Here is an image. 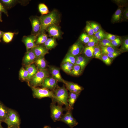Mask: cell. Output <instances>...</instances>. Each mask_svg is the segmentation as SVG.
I'll list each match as a JSON object with an SVG mask.
<instances>
[{
    "mask_svg": "<svg viewBox=\"0 0 128 128\" xmlns=\"http://www.w3.org/2000/svg\"><path fill=\"white\" fill-rule=\"evenodd\" d=\"M40 18L41 27L39 34L45 32L47 28L50 26L54 25H58L60 21V15L56 9L47 14L41 15Z\"/></svg>",
    "mask_w": 128,
    "mask_h": 128,
    "instance_id": "obj_1",
    "label": "cell"
},
{
    "mask_svg": "<svg viewBox=\"0 0 128 128\" xmlns=\"http://www.w3.org/2000/svg\"><path fill=\"white\" fill-rule=\"evenodd\" d=\"M55 97V100H52L59 104L62 105H64L67 110L69 109L68 102L69 98V93L67 89L64 86L58 87L53 91Z\"/></svg>",
    "mask_w": 128,
    "mask_h": 128,
    "instance_id": "obj_2",
    "label": "cell"
},
{
    "mask_svg": "<svg viewBox=\"0 0 128 128\" xmlns=\"http://www.w3.org/2000/svg\"><path fill=\"white\" fill-rule=\"evenodd\" d=\"M49 76V72L46 69L38 70L28 83V84L30 87L41 86L45 79Z\"/></svg>",
    "mask_w": 128,
    "mask_h": 128,
    "instance_id": "obj_3",
    "label": "cell"
},
{
    "mask_svg": "<svg viewBox=\"0 0 128 128\" xmlns=\"http://www.w3.org/2000/svg\"><path fill=\"white\" fill-rule=\"evenodd\" d=\"M34 98L41 99L45 97H49L55 100V97L53 91L45 88L31 87Z\"/></svg>",
    "mask_w": 128,
    "mask_h": 128,
    "instance_id": "obj_4",
    "label": "cell"
},
{
    "mask_svg": "<svg viewBox=\"0 0 128 128\" xmlns=\"http://www.w3.org/2000/svg\"><path fill=\"white\" fill-rule=\"evenodd\" d=\"M52 101L50 106L51 117L54 122L59 121L63 114V111L67 109L63 107L61 105L59 104L56 105V102L53 100Z\"/></svg>",
    "mask_w": 128,
    "mask_h": 128,
    "instance_id": "obj_5",
    "label": "cell"
},
{
    "mask_svg": "<svg viewBox=\"0 0 128 128\" xmlns=\"http://www.w3.org/2000/svg\"><path fill=\"white\" fill-rule=\"evenodd\" d=\"M4 122L8 128L13 126L20 127V121L18 114L14 110L9 108L7 116Z\"/></svg>",
    "mask_w": 128,
    "mask_h": 128,
    "instance_id": "obj_6",
    "label": "cell"
},
{
    "mask_svg": "<svg viewBox=\"0 0 128 128\" xmlns=\"http://www.w3.org/2000/svg\"><path fill=\"white\" fill-rule=\"evenodd\" d=\"M66 113L63 115L59 121L67 124L70 127L73 128L77 125L78 123L73 117L71 110L69 109Z\"/></svg>",
    "mask_w": 128,
    "mask_h": 128,
    "instance_id": "obj_7",
    "label": "cell"
},
{
    "mask_svg": "<svg viewBox=\"0 0 128 128\" xmlns=\"http://www.w3.org/2000/svg\"><path fill=\"white\" fill-rule=\"evenodd\" d=\"M32 26L31 35H38L41 27V23L40 17L31 16L29 18Z\"/></svg>",
    "mask_w": 128,
    "mask_h": 128,
    "instance_id": "obj_8",
    "label": "cell"
},
{
    "mask_svg": "<svg viewBox=\"0 0 128 128\" xmlns=\"http://www.w3.org/2000/svg\"><path fill=\"white\" fill-rule=\"evenodd\" d=\"M38 36L31 34L23 37L22 41L25 46L27 51L32 49L37 46L35 42Z\"/></svg>",
    "mask_w": 128,
    "mask_h": 128,
    "instance_id": "obj_9",
    "label": "cell"
},
{
    "mask_svg": "<svg viewBox=\"0 0 128 128\" xmlns=\"http://www.w3.org/2000/svg\"><path fill=\"white\" fill-rule=\"evenodd\" d=\"M83 44L80 40L77 41L72 46L68 52L75 57L79 55L83 51Z\"/></svg>",
    "mask_w": 128,
    "mask_h": 128,
    "instance_id": "obj_10",
    "label": "cell"
},
{
    "mask_svg": "<svg viewBox=\"0 0 128 128\" xmlns=\"http://www.w3.org/2000/svg\"><path fill=\"white\" fill-rule=\"evenodd\" d=\"M46 31L50 37L58 39L61 37L62 32L58 25H54L50 26L47 28Z\"/></svg>",
    "mask_w": 128,
    "mask_h": 128,
    "instance_id": "obj_11",
    "label": "cell"
},
{
    "mask_svg": "<svg viewBox=\"0 0 128 128\" xmlns=\"http://www.w3.org/2000/svg\"><path fill=\"white\" fill-rule=\"evenodd\" d=\"M31 50L34 53L36 59L44 56L49 53L48 50L43 45H37Z\"/></svg>",
    "mask_w": 128,
    "mask_h": 128,
    "instance_id": "obj_12",
    "label": "cell"
},
{
    "mask_svg": "<svg viewBox=\"0 0 128 128\" xmlns=\"http://www.w3.org/2000/svg\"><path fill=\"white\" fill-rule=\"evenodd\" d=\"M36 59V57L31 50L27 51L23 60V64L25 66L33 64Z\"/></svg>",
    "mask_w": 128,
    "mask_h": 128,
    "instance_id": "obj_13",
    "label": "cell"
},
{
    "mask_svg": "<svg viewBox=\"0 0 128 128\" xmlns=\"http://www.w3.org/2000/svg\"><path fill=\"white\" fill-rule=\"evenodd\" d=\"M57 81L53 77H49L44 79L41 85L42 87L46 88L53 91L57 87Z\"/></svg>",
    "mask_w": 128,
    "mask_h": 128,
    "instance_id": "obj_14",
    "label": "cell"
},
{
    "mask_svg": "<svg viewBox=\"0 0 128 128\" xmlns=\"http://www.w3.org/2000/svg\"><path fill=\"white\" fill-rule=\"evenodd\" d=\"M64 83L65 85L66 89L70 92L80 94L83 89L82 87L72 82L64 80Z\"/></svg>",
    "mask_w": 128,
    "mask_h": 128,
    "instance_id": "obj_15",
    "label": "cell"
},
{
    "mask_svg": "<svg viewBox=\"0 0 128 128\" xmlns=\"http://www.w3.org/2000/svg\"><path fill=\"white\" fill-rule=\"evenodd\" d=\"M123 8L118 7L117 10L112 15L111 22L113 23L121 22L123 20Z\"/></svg>",
    "mask_w": 128,
    "mask_h": 128,
    "instance_id": "obj_16",
    "label": "cell"
},
{
    "mask_svg": "<svg viewBox=\"0 0 128 128\" xmlns=\"http://www.w3.org/2000/svg\"><path fill=\"white\" fill-rule=\"evenodd\" d=\"M49 70L52 77L57 81L64 83V80L62 78L58 68L54 67H50Z\"/></svg>",
    "mask_w": 128,
    "mask_h": 128,
    "instance_id": "obj_17",
    "label": "cell"
},
{
    "mask_svg": "<svg viewBox=\"0 0 128 128\" xmlns=\"http://www.w3.org/2000/svg\"><path fill=\"white\" fill-rule=\"evenodd\" d=\"M25 68L28 72V77L26 80L28 83L31 79L36 74L38 70L34 64L26 66Z\"/></svg>",
    "mask_w": 128,
    "mask_h": 128,
    "instance_id": "obj_18",
    "label": "cell"
},
{
    "mask_svg": "<svg viewBox=\"0 0 128 128\" xmlns=\"http://www.w3.org/2000/svg\"><path fill=\"white\" fill-rule=\"evenodd\" d=\"M80 94L70 92L69 93L68 102L69 109L72 110L73 109L74 104Z\"/></svg>",
    "mask_w": 128,
    "mask_h": 128,
    "instance_id": "obj_19",
    "label": "cell"
},
{
    "mask_svg": "<svg viewBox=\"0 0 128 128\" xmlns=\"http://www.w3.org/2000/svg\"><path fill=\"white\" fill-rule=\"evenodd\" d=\"M9 108L0 101V122H4L8 114Z\"/></svg>",
    "mask_w": 128,
    "mask_h": 128,
    "instance_id": "obj_20",
    "label": "cell"
},
{
    "mask_svg": "<svg viewBox=\"0 0 128 128\" xmlns=\"http://www.w3.org/2000/svg\"><path fill=\"white\" fill-rule=\"evenodd\" d=\"M35 63L38 70L46 69V63L44 56L36 59Z\"/></svg>",
    "mask_w": 128,
    "mask_h": 128,
    "instance_id": "obj_21",
    "label": "cell"
},
{
    "mask_svg": "<svg viewBox=\"0 0 128 128\" xmlns=\"http://www.w3.org/2000/svg\"><path fill=\"white\" fill-rule=\"evenodd\" d=\"M43 45L48 50L54 48L57 45L56 39L53 37L48 38Z\"/></svg>",
    "mask_w": 128,
    "mask_h": 128,
    "instance_id": "obj_22",
    "label": "cell"
},
{
    "mask_svg": "<svg viewBox=\"0 0 128 128\" xmlns=\"http://www.w3.org/2000/svg\"><path fill=\"white\" fill-rule=\"evenodd\" d=\"M47 35L44 32L38 35L35 42L36 45H37L43 44L48 39Z\"/></svg>",
    "mask_w": 128,
    "mask_h": 128,
    "instance_id": "obj_23",
    "label": "cell"
},
{
    "mask_svg": "<svg viewBox=\"0 0 128 128\" xmlns=\"http://www.w3.org/2000/svg\"><path fill=\"white\" fill-rule=\"evenodd\" d=\"M18 33L10 32H5L2 37L3 40L6 43H9L12 41L14 35Z\"/></svg>",
    "mask_w": 128,
    "mask_h": 128,
    "instance_id": "obj_24",
    "label": "cell"
},
{
    "mask_svg": "<svg viewBox=\"0 0 128 128\" xmlns=\"http://www.w3.org/2000/svg\"><path fill=\"white\" fill-rule=\"evenodd\" d=\"M74 65L69 62L62 63L61 68L66 73L69 74Z\"/></svg>",
    "mask_w": 128,
    "mask_h": 128,
    "instance_id": "obj_25",
    "label": "cell"
},
{
    "mask_svg": "<svg viewBox=\"0 0 128 128\" xmlns=\"http://www.w3.org/2000/svg\"><path fill=\"white\" fill-rule=\"evenodd\" d=\"M94 47H89L87 46L84 48L83 52L87 57L92 58L94 57Z\"/></svg>",
    "mask_w": 128,
    "mask_h": 128,
    "instance_id": "obj_26",
    "label": "cell"
},
{
    "mask_svg": "<svg viewBox=\"0 0 128 128\" xmlns=\"http://www.w3.org/2000/svg\"><path fill=\"white\" fill-rule=\"evenodd\" d=\"M75 61V57L68 52L63 59L62 61V63L66 62H69L74 65Z\"/></svg>",
    "mask_w": 128,
    "mask_h": 128,
    "instance_id": "obj_27",
    "label": "cell"
},
{
    "mask_svg": "<svg viewBox=\"0 0 128 128\" xmlns=\"http://www.w3.org/2000/svg\"><path fill=\"white\" fill-rule=\"evenodd\" d=\"M38 8L39 11L41 15L47 14L50 12L47 7L44 3L40 4L38 5Z\"/></svg>",
    "mask_w": 128,
    "mask_h": 128,
    "instance_id": "obj_28",
    "label": "cell"
},
{
    "mask_svg": "<svg viewBox=\"0 0 128 128\" xmlns=\"http://www.w3.org/2000/svg\"><path fill=\"white\" fill-rule=\"evenodd\" d=\"M82 72L79 66L74 65L69 74L73 76H78L80 75Z\"/></svg>",
    "mask_w": 128,
    "mask_h": 128,
    "instance_id": "obj_29",
    "label": "cell"
},
{
    "mask_svg": "<svg viewBox=\"0 0 128 128\" xmlns=\"http://www.w3.org/2000/svg\"><path fill=\"white\" fill-rule=\"evenodd\" d=\"M0 1L4 6L9 9L13 6L18 1L14 0H1Z\"/></svg>",
    "mask_w": 128,
    "mask_h": 128,
    "instance_id": "obj_30",
    "label": "cell"
},
{
    "mask_svg": "<svg viewBox=\"0 0 128 128\" xmlns=\"http://www.w3.org/2000/svg\"><path fill=\"white\" fill-rule=\"evenodd\" d=\"M90 39L87 44V46L93 47L98 45L99 41L94 35L90 36Z\"/></svg>",
    "mask_w": 128,
    "mask_h": 128,
    "instance_id": "obj_31",
    "label": "cell"
},
{
    "mask_svg": "<svg viewBox=\"0 0 128 128\" xmlns=\"http://www.w3.org/2000/svg\"><path fill=\"white\" fill-rule=\"evenodd\" d=\"M122 46L120 50L121 52H127L128 50V38L125 37L122 40Z\"/></svg>",
    "mask_w": 128,
    "mask_h": 128,
    "instance_id": "obj_32",
    "label": "cell"
},
{
    "mask_svg": "<svg viewBox=\"0 0 128 128\" xmlns=\"http://www.w3.org/2000/svg\"><path fill=\"white\" fill-rule=\"evenodd\" d=\"M102 54H107L117 51L116 48L110 46H100Z\"/></svg>",
    "mask_w": 128,
    "mask_h": 128,
    "instance_id": "obj_33",
    "label": "cell"
},
{
    "mask_svg": "<svg viewBox=\"0 0 128 128\" xmlns=\"http://www.w3.org/2000/svg\"><path fill=\"white\" fill-rule=\"evenodd\" d=\"M19 77L23 80H27L28 73L27 70L25 68L22 67L20 69L19 73Z\"/></svg>",
    "mask_w": 128,
    "mask_h": 128,
    "instance_id": "obj_34",
    "label": "cell"
},
{
    "mask_svg": "<svg viewBox=\"0 0 128 128\" xmlns=\"http://www.w3.org/2000/svg\"><path fill=\"white\" fill-rule=\"evenodd\" d=\"M90 39V36L85 33H82L79 37V40L83 44H87Z\"/></svg>",
    "mask_w": 128,
    "mask_h": 128,
    "instance_id": "obj_35",
    "label": "cell"
},
{
    "mask_svg": "<svg viewBox=\"0 0 128 128\" xmlns=\"http://www.w3.org/2000/svg\"><path fill=\"white\" fill-rule=\"evenodd\" d=\"M122 39L120 37L118 36L114 40L111 41L112 45L114 47H119L122 44Z\"/></svg>",
    "mask_w": 128,
    "mask_h": 128,
    "instance_id": "obj_36",
    "label": "cell"
},
{
    "mask_svg": "<svg viewBox=\"0 0 128 128\" xmlns=\"http://www.w3.org/2000/svg\"><path fill=\"white\" fill-rule=\"evenodd\" d=\"M75 58L76 59L79 60L85 67L88 62V59L82 55H78L76 56Z\"/></svg>",
    "mask_w": 128,
    "mask_h": 128,
    "instance_id": "obj_37",
    "label": "cell"
},
{
    "mask_svg": "<svg viewBox=\"0 0 128 128\" xmlns=\"http://www.w3.org/2000/svg\"><path fill=\"white\" fill-rule=\"evenodd\" d=\"M101 59L107 65H110L111 63V59L106 54H102Z\"/></svg>",
    "mask_w": 128,
    "mask_h": 128,
    "instance_id": "obj_38",
    "label": "cell"
},
{
    "mask_svg": "<svg viewBox=\"0 0 128 128\" xmlns=\"http://www.w3.org/2000/svg\"><path fill=\"white\" fill-rule=\"evenodd\" d=\"M85 30L87 34L89 36L94 35V33L93 31L88 22H87Z\"/></svg>",
    "mask_w": 128,
    "mask_h": 128,
    "instance_id": "obj_39",
    "label": "cell"
},
{
    "mask_svg": "<svg viewBox=\"0 0 128 128\" xmlns=\"http://www.w3.org/2000/svg\"><path fill=\"white\" fill-rule=\"evenodd\" d=\"M114 1L118 6V7L123 8L127 6V1L126 0H115Z\"/></svg>",
    "mask_w": 128,
    "mask_h": 128,
    "instance_id": "obj_40",
    "label": "cell"
},
{
    "mask_svg": "<svg viewBox=\"0 0 128 128\" xmlns=\"http://www.w3.org/2000/svg\"><path fill=\"white\" fill-rule=\"evenodd\" d=\"M121 52L119 51H117L114 52L106 54L110 58L114 59L119 55Z\"/></svg>",
    "mask_w": 128,
    "mask_h": 128,
    "instance_id": "obj_41",
    "label": "cell"
},
{
    "mask_svg": "<svg viewBox=\"0 0 128 128\" xmlns=\"http://www.w3.org/2000/svg\"><path fill=\"white\" fill-rule=\"evenodd\" d=\"M118 36L110 33L105 34V38L108 39L111 41H113Z\"/></svg>",
    "mask_w": 128,
    "mask_h": 128,
    "instance_id": "obj_42",
    "label": "cell"
},
{
    "mask_svg": "<svg viewBox=\"0 0 128 128\" xmlns=\"http://www.w3.org/2000/svg\"><path fill=\"white\" fill-rule=\"evenodd\" d=\"M123 20H127L128 19V6L126 7L123 10Z\"/></svg>",
    "mask_w": 128,
    "mask_h": 128,
    "instance_id": "obj_43",
    "label": "cell"
},
{
    "mask_svg": "<svg viewBox=\"0 0 128 128\" xmlns=\"http://www.w3.org/2000/svg\"><path fill=\"white\" fill-rule=\"evenodd\" d=\"M94 52L100 55H102V54L101 47L98 45L95 46Z\"/></svg>",
    "mask_w": 128,
    "mask_h": 128,
    "instance_id": "obj_44",
    "label": "cell"
},
{
    "mask_svg": "<svg viewBox=\"0 0 128 128\" xmlns=\"http://www.w3.org/2000/svg\"><path fill=\"white\" fill-rule=\"evenodd\" d=\"M0 12H3L7 16L8 15L7 11L5 7L3 5L1 2L0 1Z\"/></svg>",
    "mask_w": 128,
    "mask_h": 128,
    "instance_id": "obj_45",
    "label": "cell"
},
{
    "mask_svg": "<svg viewBox=\"0 0 128 128\" xmlns=\"http://www.w3.org/2000/svg\"><path fill=\"white\" fill-rule=\"evenodd\" d=\"M90 25L94 32V34L98 32V30L95 27L94 24L93 22H88Z\"/></svg>",
    "mask_w": 128,
    "mask_h": 128,
    "instance_id": "obj_46",
    "label": "cell"
},
{
    "mask_svg": "<svg viewBox=\"0 0 128 128\" xmlns=\"http://www.w3.org/2000/svg\"><path fill=\"white\" fill-rule=\"evenodd\" d=\"M105 33H104L99 35L96 38L99 41H100L105 38Z\"/></svg>",
    "mask_w": 128,
    "mask_h": 128,
    "instance_id": "obj_47",
    "label": "cell"
},
{
    "mask_svg": "<svg viewBox=\"0 0 128 128\" xmlns=\"http://www.w3.org/2000/svg\"><path fill=\"white\" fill-rule=\"evenodd\" d=\"M104 31L101 28L94 34V36L96 37L99 35L104 33Z\"/></svg>",
    "mask_w": 128,
    "mask_h": 128,
    "instance_id": "obj_48",
    "label": "cell"
},
{
    "mask_svg": "<svg viewBox=\"0 0 128 128\" xmlns=\"http://www.w3.org/2000/svg\"><path fill=\"white\" fill-rule=\"evenodd\" d=\"M94 26L98 31L100 28V26L97 23L93 22Z\"/></svg>",
    "mask_w": 128,
    "mask_h": 128,
    "instance_id": "obj_49",
    "label": "cell"
},
{
    "mask_svg": "<svg viewBox=\"0 0 128 128\" xmlns=\"http://www.w3.org/2000/svg\"><path fill=\"white\" fill-rule=\"evenodd\" d=\"M5 32H3L0 30V42L1 41V38L2 37L4 34Z\"/></svg>",
    "mask_w": 128,
    "mask_h": 128,
    "instance_id": "obj_50",
    "label": "cell"
},
{
    "mask_svg": "<svg viewBox=\"0 0 128 128\" xmlns=\"http://www.w3.org/2000/svg\"><path fill=\"white\" fill-rule=\"evenodd\" d=\"M7 128H20V127L13 126L10 127H7Z\"/></svg>",
    "mask_w": 128,
    "mask_h": 128,
    "instance_id": "obj_51",
    "label": "cell"
},
{
    "mask_svg": "<svg viewBox=\"0 0 128 128\" xmlns=\"http://www.w3.org/2000/svg\"><path fill=\"white\" fill-rule=\"evenodd\" d=\"M1 12H0V22H2V20L1 18Z\"/></svg>",
    "mask_w": 128,
    "mask_h": 128,
    "instance_id": "obj_52",
    "label": "cell"
},
{
    "mask_svg": "<svg viewBox=\"0 0 128 128\" xmlns=\"http://www.w3.org/2000/svg\"><path fill=\"white\" fill-rule=\"evenodd\" d=\"M43 128H51V127L49 126H45Z\"/></svg>",
    "mask_w": 128,
    "mask_h": 128,
    "instance_id": "obj_53",
    "label": "cell"
},
{
    "mask_svg": "<svg viewBox=\"0 0 128 128\" xmlns=\"http://www.w3.org/2000/svg\"><path fill=\"white\" fill-rule=\"evenodd\" d=\"M0 128H4L1 125V123H0Z\"/></svg>",
    "mask_w": 128,
    "mask_h": 128,
    "instance_id": "obj_54",
    "label": "cell"
},
{
    "mask_svg": "<svg viewBox=\"0 0 128 128\" xmlns=\"http://www.w3.org/2000/svg\"></svg>",
    "mask_w": 128,
    "mask_h": 128,
    "instance_id": "obj_55",
    "label": "cell"
},
{
    "mask_svg": "<svg viewBox=\"0 0 128 128\" xmlns=\"http://www.w3.org/2000/svg\"></svg>",
    "mask_w": 128,
    "mask_h": 128,
    "instance_id": "obj_56",
    "label": "cell"
}]
</instances>
